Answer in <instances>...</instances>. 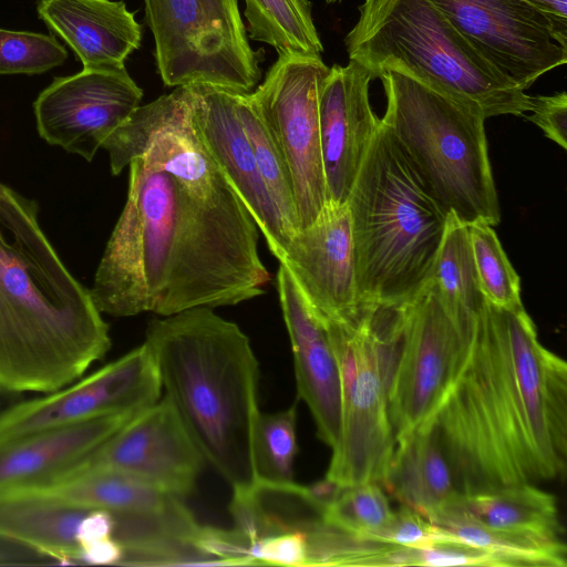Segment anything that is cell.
<instances>
[{
	"mask_svg": "<svg viewBox=\"0 0 567 567\" xmlns=\"http://www.w3.org/2000/svg\"><path fill=\"white\" fill-rule=\"evenodd\" d=\"M375 73L363 63L349 60L334 64L319 95L320 145L327 204L346 205L380 118L369 100Z\"/></svg>",
	"mask_w": 567,
	"mask_h": 567,
	"instance_id": "obj_18",
	"label": "cell"
},
{
	"mask_svg": "<svg viewBox=\"0 0 567 567\" xmlns=\"http://www.w3.org/2000/svg\"><path fill=\"white\" fill-rule=\"evenodd\" d=\"M431 420L461 495L553 480L566 467V362L540 344L525 308L486 301Z\"/></svg>",
	"mask_w": 567,
	"mask_h": 567,
	"instance_id": "obj_2",
	"label": "cell"
},
{
	"mask_svg": "<svg viewBox=\"0 0 567 567\" xmlns=\"http://www.w3.org/2000/svg\"><path fill=\"white\" fill-rule=\"evenodd\" d=\"M142 89L125 66L58 76L33 103L39 135L49 144L92 161L110 134L140 106Z\"/></svg>",
	"mask_w": 567,
	"mask_h": 567,
	"instance_id": "obj_14",
	"label": "cell"
},
{
	"mask_svg": "<svg viewBox=\"0 0 567 567\" xmlns=\"http://www.w3.org/2000/svg\"><path fill=\"white\" fill-rule=\"evenodd\" d=\"M386 97L382 120L445 214L496 226L501 209L484 114L394 65L378 70Z\"/></svg>",
	"mask_w": 567,
	"mask_h": 567,
	"instance_id": "obj_6",
	"label": "cell"
},
{
	"mask_svg": "<svg viewBox=\"0 0 567 567\" xmlns=\"http://www.w3.org/2000/svg\"><path fill=\"white\" fill-rule=\"evenodd\" d=\"M375 566H508L502 557L464 543L440 542L423 548L388 544Z\"/></svg>",
	"mask_w": 567,
	"mask_h": 567,
	"instance_id": "obj_33",
	"label": "cell"
},
{
	"mask_svg": "<svg viewBox=\"0 0 567 567\" xmlns=\"http://www.w3.org/2000/svg\"><path fill=\"white\" fill-rule=\"evenodd\" d=\"M204 463L172 402L164 395L134 414L56 482L83 471L111 470L184 497L195 488Z\"/></svg>",
	"mask_w": 567,
	"mask_h": 567,
	"instance_id": "obj_15",
	"label": "cell"
},
{
	"mask_svg": "<svg viewBox=\"0 0 567 567\" xmlns=\"http://www.w3.org/2000/svg\"><path fill=\"white\" fill-rule=\"evenodd\" d=\"M276 281L298 396L311 412L318 437L334 450L341 435V380L327 328L282 264Z\"/></svg>",
	"mask_w": 567,
	"mask_h": 567,
	"instance_id": "obj_19",
	"label": "cell"
},
{
	"mask_svg": "<svg viewBox=\"0 0 567 567\" xmlns=\"http://www.w3.org/2000/svg\"><path fill=\"white\" fill-rule=\"evenodd\" d=\"M530 115L527 120L537 125L547 138L561 148L567 147V94L565 91L551 95L530 96Z\"/></svg>",
	"mask_w": 567,
	"mask_h": 567,
	"instance_id": "obj_37",
	"label": "cell"
},
{
	"mask_svg": "<svg viewBox=\"0 0 567 567\" xmlns=\"http://www.w3.org/2000/svg\"><path fill=\"white\" fill-rule=\"evenodd\" d=\"M382 485L427 519L461 495L431 419L396 440Z\"/></svg>",
	"mask_w": 567,
	"mask_h": 567,
	"instance_id": "obj_22",
	"label": "cell"
},
{
	"mask_svg": "<svg viewBox=\"0 0 567 567\" xmlns=\"http://www.w3.org/2000/svg\"><path fill=\"white\" fill-rule=\"evenodd\" d=\"M144 343L189 437L233 492L259 481V364L240 328L208 307L153 319Z\"/></svg>",
	"mask_w": 567,
	"mask_h": 567,
	"instance_id": "obj_4",
	"label": "cell"
},
{
	"mask_svg": "<svg viewBox=\"0 0 567 567\" xmlns=\"http://www.w3.org/2000/svg\"><path fill=\"white\" fill-rule=\"evenodd\" d=\"M66 58L65 47L54 35L0 28V75L41 74Z\"/></svg>",
	"mask_w": 567,
	"mask_h": 567,
	"instance_id": "obj_32",
	"label": "cell"
},
{
	"mask_svg": "<svg viewBox=\"0 0 567 567\" xmlns=\"http://www.w3.org/2000/svg\"><path fill=\"white\" fill-rule=\"evenodd\" d=\"M430 520L441 527L450 540L497 555L508 566H566V545L560 538L493 528L454 505H447Z\"/></svg>",
	"mask_w": 567,
	"mask_h": 567,
	"instance_id": "obj_25",
	"label": "cell"
},
{
	"mask_svg": "<svg viewBox=\"0 0 567 567\" xmlns=\"http://www.w3.org/2000/svg\"><path fill=\"white\" fill-rule=\"evenodd\" d=\"M363 310L355 326L323 321L341 380V435L326 477L342 486L382 485L395 447L389 388L399 343Z\"/></svg>",
	"mask_w": 567,
	"mask_h": 567,
	"instance_id": "obj_8",
	"label": "cell"
},
{
	"mask_svg": "<svg viewBox=\"0 0 567 567\" xmlns=\"http://www.w3.org/2000/svg\"><path fill=\"white\" fill-rule=\"evenodd\" d=\"M556 18L567 24V0H530Z\"/></svg>",
	"mask_w": 567,
	"mask_h": 567,
	"instance_id": "obj_40",
	"label": "cell"
},
{
	"mask_svg": "<svg viewBox=\"0 0 567 567\" xmlns=\"http://www.w3.org/2000/svg\"><path fill=\"white\" fill-rule=\"evenodd\" d=\"M298 452L297 409L260 414L255 440L258 476L270 483L293 482V463Z\"/></svg>",
	"mask_w": 567,
	"mask_h": 567,
	"instance_id": "obj_31",
	"label": "cell"
},
{
	"mask_svg": "<svg viewBox=\"0 0 567 567\" xmlns=\"http://www.w3.org/2000/svg\"><path fill=\"white\" fill-rule=\"evenodd\" d=\"M34 489L47 492L83 507L114 513L162 512L182 502V497L141 478L111 470L79 472Z\"/></svg>",
	"mask_w": 567,
	"mask_h": 567,
	"instance_id": "obj_24",
	"label": "cell"
},
{
	"mask_svg": "<svg viewBox=\"0 0 567 567\" xmlns=\"http://www.w3.org/2000/svg\"><path fill=\"white\" fill-rule=\"evenodd\" d=\"M248 37L272 47L278 56H321L323 45L309 0H245Z\"/></svg>",
	"mask_w": 567,
	"mask_h": 567,
	"instance_id": "obj_27",
	"label": "cell"
},
{
	"mask_svg": "<svg viewBox=\"0 0 567 567\" xmlns=\"http://www.w3.org/2000/svg\"><path fill=\"white\" fill-rule=\"evenodd\" d=\"M343 487L344 486L336 483L334 481L324 477L310 486H306V489L311 501L324 511V508L339 495Z\"/></svg>",
	"mask_w": 567,
	"mask_h": 567,
	"instance_id": "obj_39",
	"label": "cell"
},
{
	"mask_svg": "<svg viewBox=\"0 0 567 567\" xmlns=\"http://www.w3.org/2000/svg\"><path fill=\"white\" fill-rule=\"evenodd\" d=\"M102 148L130 177L90 289L101 313L166 317L265 293L257 224L198 135L188 85L140 105Z\"/></svg>",
	"mask_w": 567,
	"mask_h": 567,
	"instance_id": "obj_1",
	"label": "cell"
},
{
	"mask_svg": "<svg viewBox=\"0 0 567 567\" xmlns=\"http://www.w3.org/2000/svg\"><path fill=\"white\" fill-rule=\"evenodd\" d=\"M110 347L91 291L49 241L37 203L0 184V391L59 390Z\"/></svg>",
	"mask_w": 567,
	"mask_h": 567,
	"instance_id": "obj_3",
	"label": "cell"
},
{
	"mask_svg": "<svg viewBox=\"0 0 567 567\" xmlns=\"http://www.w3.org/2000/svg\"><path fill=\"white\" fill-rule=\"evenodd\" d=\"M393 515L380 484L369 482L344 486L324 508L322 520L352 536L371 540Z\"/></svg>",
	"mask_w": 567,
	"mask_h": 567,
	"instance_id": "obj_30",
	"label": "cell"
},
{
	"mask_svg": "<svg viewBox=\"0 0 567 567\" xmlns=\"http://www.w3.org/2000/svg\"><path fill=\"white\" fill-rule=\"evenodd\" d=\"M518 89L567 62V24L530 0H432Z\"/></svg>",
	"mask_w": 567,
	"mask_h": 567,
	"instance_id": "obj_12",
	"label": "cell"
},
{
	"mask_svg": "<svg viewBox=\"0 0 567 567\" xmlns=\"http://www.w3.org/2000/svg\"><path fill=\"white\" fill-rule=\"evenodd\" d=\"M190 545L204 556L221 561L223 566L255 565L250 558L251 543L239 530L198 526Z\"/></svg>",
	"mask_w": 567,
	"mask_h": 567,
	"instance_id": "obj_35",
	"label": "cell"
},
{
	"mask_svg": "<svg viewBox=\"0 0 567 567\" xmlns=\"http://www.w3.org/2000/svg\"><path fill=\"white\" fill-rule=\"evenodd\" d=\"M134 414L114 413L0 440V492L34 489L56 482Z\"/></svg>",
	"mask_w": 567,
	"mask_h": 567,
	"instance_id": "obj_20",
	"label": "cell"
},
{
	"mask_svg": "<svg viewBox=\"0 0 567 567\" xmlns=\"http://www.w3.org/2000/svg\"><path fill=\"white\" fill-rule=\"evenodd\" d=\"M450 505L493 528L560 538L556 498L534 484L508 485L460 495Z\"/></svg>",
	"mask_w": 567,
	"mask_h": 567,
	"instance_id": "obj_23",
	"label": "cell"
},
{
	"mask_svg": "<svg viewBox=\"0 0 567 567\" xmlns=\"http://www.w3.org/2000/svg\"><path fill=\"white\" fill-rule=\"evenodd\" d=\"M235 107L251 146L259 173L285 219L298 230L293 189L286 159L250 93L233 92Z\"/></svg>",
	"mask_w": 567,
	"mask_h": 567,
	"instance_id": "obj_28",
	"label": "cell"
},
{
	"mask_svg": "<svg viewBox=\"0 0 567 567\" xmlns=\"http://www.w3.org/2000/svg\"><path fill=\"white\" fill-rule=\"evenodd\" d=\"M37 13L83 68L122 66L141 47L142 25L121 0H38Z\"/></svg>",
	"mask_w": 567,
	"mask_h": 567,
	"instance_id": "obj_21",
	"label": "cell"
},
{
	"mask_svg": "<svg viewBox=\"0 0 567 567\" xmlns=\"http://www.w3.org/2000/svg\"><path fill=\"white\" fill-rule=\"evenodd\" d=\"M327 3H337V2H340L341 0H326Z\"/></svg>",
	"mask_w": 567,
	"mask_h": 567,
	"instance_id": "obj_41",
	"label": "cell"
},
{
	"mask_svg": "<svg viewBox=\"0 0 567 567\" xmlns=\"http://www.w3.org/2000/svg\"><path fill=\"white\" fill-rule=\"evenodd\" d=\"M429 284L454 321L463 330L473 332L486 300L477 281L468 225L453 214L447 216Z\"/></svg>",
	"mask_w": 567,
	"mask_h": 567,
	"instance_id": "obj_26",
	"label": "cell"
},
{
	"mask_svg": "<svg viewBox=\"0 0 567 567\" xmlns=\"http://www.w3.org/2000/svg\"><path fill=\"white\" fill-rule=\"evenodd\" d=\"M157 73L167 86L207 84L250 93L265 50H254L238 0H143Z\"/></svg>",
	"mask_w": 567,
	"mask_h": 567,
	"instance_id": "obj_9",
	"label": "cell"
},
{
	"mask_svg": "<svg viewBox=\"0 0 567 567\" xmlns=\"http://www.w3.org/2000/svg\"><path fill=\"white\" fill-rule=\"evenodd\" d=\"M123 556L122 545L114 537H111L84 548L80 561L84 565H120Z\"/></svg>",
	"mask_w": 567,
	"mask_h": 567,
	"instance_id": "obj_38",
	"label": "cell"
},
{
	"mask_svg": "<svg viewBox=\"0 0 567 567\" xmlns=\"http://www.w3.org/2000/svg\"><path fill=\"white\" fill-rule=\"evenodd\" d=\"M279 264L322 321L359 322L362 309L347 204H326L312 224L295 233Z\"/></svg>",
	"mask_w": 567,
	"mask_h": 567,
	"instance_id": "obj_16",
	"label": "cell"
},
{
	"mask_svg": "<svg viewBox=\"0 0 567 567\" xmlns=\"http://www.w3.org/2000/svg\"><path fill=\"white\" fill-rule=\"evenodd\" d=\"M192 113L198 135L262 233L270 252L280 260L297 231L281 215L259 173L237 114L234 91L189 84Z\"/></svg>",
	"mask_w": 567,
	"mask_h": 567,
	"instance_id": "obj_17",
	"label": "cell"
},
{
	"mask_svg": "<svg viewBox=\"0 0 567 567\" xmlns=\"http://www.w3.org/2000/svg\"><path fill=\"white\" fill-rule=\"evenodd\" d=\"M161 379L143 343L85 379L0 414V440L66 426L114 413H137L159 400Z\"/></svg>",
	"mask_w": 567,
	"mask_h": 567,
	"instance_id": "obj_13",
	"label": "cell"
},
{
	"mask_svg": "<svg viewBox=\"0 0 567 567\" xmlns=\"http://www.w3.org/2000/svg\"><path fill=\"white\" fill-rule=\"evenodd\" d=\"M474 331L463 330L427 284L406 305L401 347L389 388L395 442L431 419L465 365Z\"/></svg>",
	"mask_w": 567,
	"mask_h": 567,
	"instance_id": "obj_11",
	"label": "cell"
},
{
	"mask_svg": "<svg viewBox=\"0 0 567 567\" xmlns=\"http://www.w3.org/2000/svg\"><path fill=\"white\" fill-rule=\"evenodd\" d=\"M477 281L485 300L495 307L520 310L519 277L511 265L493 226L475 221L468 225Z\"/></svg>",
	"mask_w": 567,
	"mask_h": 567,
	"instance_id": "obj_29",
	"label": "cell"
},
{
	"mask_svg": "<svg viewBox=\"0 0 567 567\" xmlns=\"http://www.w3.org/2000/svg\"><path fill=\"white\" fill-rule=\"evenodd\" d=\"M255 565L308 566V543L303 532H286L265 536L250 546Z\"/></svg>",
	"mask_w": 567,
	"mask_h": 567,
	"instance_id": "obj_36",
	"label": "cell"
},
{
	"mask_svg": "<svg viewBox=\"0 0 567 567\" xmlns=\"http://www.w3.org/2000/svg\"><path fill=\"white\" fill-rule=\"evenodd\" d=\"M344 38L349 60L394 65L480 110L525 116L530 95L494 68L432 0H363Z\"/></svg>",
	"mask_w": 567,
	"mask_h": 567,
	"instance_id": "obj_7",
	"label": "cell"
},
{
	"mask_svg": "<svg viewBox=\"0 0 567 567\" xmlns=\"http://www.w3.org/2000/svg\"><path fill=\"white\" fill-rule=\"evenodd\" d=\"M371 540L415 548L450 542L441 527L405 505H402L398 512H393L386 525Z\"/></svg>",
	"mask_w": 567,
	"mask_h": 567,
	"instance_id": "obj_34",
	"label": "cell"
},
{
	"mask_svg": "<svg viewBox=\"0 0 567 567\" xmlns=\"http://www.w3.org/2000/svg\"><path fill=\"white\" fill-rule=\"evenodd\" d=\"M329 70L321 56L281 55L250 92L286 159L299 229L312 224L327 204L319 95Z\"/></svg>",
	"mask_w": 567,
	"mask_h": 567,
	"instance_id": "obj_10",
	"label": "cell"
},
{
	"mask_svg": "<svg viewBox=\"0 0 567 567\" xmlns=\"http://www.w3.org/2000/svg\"><path fill=\"white\" fill-rule=\"evenodd\" d=\"M347 205L360 308L413 302L431 279L449 215L382 118Z\"/></svg>",
	"mask_w": 567,
	"mask_h": 567,
	"instance_id": "obj_5",
	"label": "cell"
}]
</instances>
